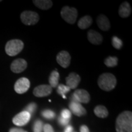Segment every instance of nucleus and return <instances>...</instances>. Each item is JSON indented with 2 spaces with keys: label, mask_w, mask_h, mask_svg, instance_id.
Here are the masks:
<instances>
[{
  "label": "nucleus",
  "mask_w": 132,
  "mask_h": 132,
  "mask_svg": "<svg viewBox=\"0 0 132 132\" xmlns=\"http://www.w3.org/2000/svg\"><path fill=\"white\" fill-rule=\"evenodd\" d=\"M71 116H72L71 112L69 110H67V109H64V110H63L61 111V117H62V118L70 120Z\"/></svg>",
  "instance_id": "bb28decb"
},
{
  "label": "nucleus",
  "mask_w": 132,
  "mask_h": 132,
  "mask_svg": "<svg viewBox=\"0 0 132 132\" xmlns=\"http://www.w3.org/2000/svg\"><path fill=\"white\" fill-rule=\"evenodd\" d=\"M117 132H132V113L125 111L118 116L116 121Z\"/></svg>",
  "instance_id": "f257e3e1"
},
{
  "label": "nucleus",
  "mask_w": 132,
  "mask_h": 132,
  "mask_svg": "<svg viewBox=\"0 0 132 132\" xmlns=\"http://www.w3.org/2000/svg\"><path fill=\"white\" fill-rule=\"evenodd\" d=\"M73 131V127L71 125H67L65 128L64 132H72Z\"/></svg>",
  "instance_id": "2f4dec72"
},
{
  "label": "nucleus",
  "mask_w": 132,
  "mask_h": 132,
  "mask_svg": "<svg viewBox=\"0 0 132 132\" xmlns=\"http://www.w3.org/2000/svg\"><path fill=\"white\" fill-rule=\"evenodd\" d=\"M56 61L61 67L67 68L70 64L71 56L70 54L66 51H61L57 54Z\"/></svg>",
  "instance_id": "9d476101"
},
{
  "label": "nucleus",
  "mask_w": 132,
  "mask_h": 132,
  "mask_svg": "<svg viewBox=\"0 0 132 132\" xmlns=\"http://www.w3.org/2000/svg\"><path fill=\"white\" fill-rule=\"evenodd\" d=\"M1 0H0V2H1Z\"/></svg>",
  "instance_id": "473e14b6"
},
{
  "label": "nucleus",
  "mask_w": 132,
  "mask_h": 132,
  "mask_svg": "<svg viewBox=\"0 0 132 132\" xmlns=\"http://www.w3.org/2000/svg\"><path fill=\"white\" fill-rule=\"evenodd\" d=\"M44 124L40 120H37L34 122L33 126V131L34 132H42Z\"/></svg>",
  "instance_id": "393cba45"
},
{
  "label": "nucleus",
  "mask_w": 132,
  "mask_h": 132,
  "mask_svg": "<svg viewBox=\"0 0 132 132\" xmlns=\"http://www.w3.org/2000/svg\"><path fill=\"white\" fill-rule=\"evenodd\" d=\"M62 18L69 24H74L78 16V11L74 7L64 6L61 11Z\"/></svg>",
  "instance_id": "20e7f679"
},
{
  "label": "nucleus",
  "mask_w": 132,
  "mask_h": 132,
  "mask_svg": "<svg viewBox=\"0 0 132 132\" xmlns=\"http://www.w3.org/2000/svg\"><path fill=\"white\" fill-rule=\"evenodd\" d=\"M43 130H44V132H54L53 128L52 127V125L48 124V123L44 125Z\"/></svg>",
  "instance_id": "c85d7f7f"
},
{
  "label": "nucleus",
  "mask_w": 132,
  "mask_h": 132,
  "mask_svg": "<svg viewBox=\"0 0 132 132\" xmlns=\"http://www.w3.org/2000/svg\"><path fill=\"white\" fill-rule=\"evenodd\" d=\"M112 44L114 48H115L116 49L119 50L122 48L123 45L122 41L119 38H118L116 36H114L112 39Z\"/></svg>",
  "instance_id": "b1692460"
},
{
  "label": "nucleus",
  "mask_w": 132,
  "mask_h": 132,
  "mask_svg": "<svg viewBox=\"0 0 132 132\" xmlns=\"http://www.w3.org/2000/svg\"><path fill=\"white\" fill-rule=\"evenodd\" d=\"M70 90V89L69 87H67L66 85H59L57 86V92L59 95H61L64 98H66L65 94L69 92Z\"/></svg>",
  "instance_id": "4be33fe9"
},
{
  "label": "nucleus",
  "mask_w": 132,
  "mask_h": 132,
  "mask_svg": "<svg viewBox=\"0 0 132 132\" xmlns=\"http://www.w3.org/2000/svg\"><path fill=\"white\" fill-rule=\"evenodd\" d=\"M69 108H70L71 111L77 116L80 117L86 114V109L81 105V103L77 102L71 101L70 104H69Z\"/></svg>",
  "instance_id": "ddd939ff"
},
{
  "label": "nucleus",
  "mask_w": 132,
  "mask_h": 132,
  "mask_svg": "<svg viewBox=\"0 0 132 132\" xmlns=\"http://www.w3.org/2000/svg\"><path fill=\"white\" fill-rule=\"evenodd\" d=\"M71 100L80 103H87L90 101V95L87 90L77 89L74 92Z\"/></svg>",
  "instance_id": "423d86ee"
},
{
  "label": "nucleus",
  "mask_w": 132,
  "mask_h": 132,
  "mask_svg": "<svg viewBox=\"0 0 132 132\" xmlns=\"http://www.w3.org/2000/svg\"><path fill=\"white\" fill-rule=\"evenodd\" d=\"M41 114H42V116L44 118L47 119H54L56 116L55 113L50 110H44V111L41 113Z\"/></svg>",
  "instance_id": "5701e85b"
},
{
  "label": "nucleus",
  "mask_w": 132,
  "mask_h": 132,
  "mask_svg": "<svg viewBox=\"0 0 132 132\" xmlns=\"http://www.w3.org/2000/svg\"><path fill=\"white\" fill-rule=\"evenodd\" d=\"M27 62L23 59H17L14 60L11 65V69L14 73H19L23 72L27 67Z\"/></svg>",
  "instance_id": "9b49d317"
},
{
  "label": "nucleus",
  "mask_w": 132,
  "mask_h": 132,
  "mask_svg": "<svg viewBox=\"0 0 132 132\" xmlns=\"http://www.w3.org/2000/svg\"><path fill=\"white\" fill-rule=\"evenodd\" d=\"M66 86L70 89H74L78 86L81 81L80 77L75 72H72L65 78Z\"/></svg>",
  "instance_id": "f8f14e48"
},
{
  "label": "nucleus",
  "mask_w": 132,
  "mask_h": 132,
  "mask_svg": "<svg viewBox=\"0 0 132 132\" xmlns=\"http://www.w3.org/2000/svg\"><path fill=\"white\" fill-rule=\"evenodd\" d=\"M94 114L97 117L100 118H105L108 117V111L105 106L103 105H98L94 110Z\"/></svg>",
  "instance_id": "6ab92c4d"
},
{
  "label": "nucleus",
  "mask_w": 132,
  "mask_h": 132,
  "mask_svg": "<svg viewBox=\"0 0 132 132\" xmlns=\"http://www.w3.org/2000/svg\"><path fill=\"white\" fill-rule=\"evenodd\" d=\"M52 87L50 85H39L34 88L33 94L37 97H44L50 95L52 92Z\"/></svg>",
  "instance_id": "1a4fd4ad"
},
{
  "label": "nucleus",
  "mask_w": 132,
  "mask_h": 132,
  "mask_svg": "<svg viewBox=\"0 0 132 132\" xmlns=\"http://www.w3.org/2000/svg\"><path fill=\"white\" fill-rule=\"evenodd\" d=\"M92 23V19L89 15H86L81 18L78 22V26L80 29L88 28Z\"/></svg>",
  "instance_id": "f3484780"
},
{
  "label": "nucleus",
  "mask_w": 132,
  "mask_h": 132,
  "mask_svg": "<svg viewBox=\"0 0 132 132\" xmlns=\"http://www.w3.org/2000/svg\"><path fill=\"white\" fill-rule=\"evenodd\" d=\"M80 132H89V130L86 125H83L81 126L80 127Z\"/></svg>",
  "instance_id": "c756f323"
},
{
  "label": "nucleus",
  "mask_w": 132,
  "mask_h": 132,
  "mask_svg": "<svg viewBox=\"0 0 132 132\" xmlns=\"http://www.w3.org/2000/svg\"><path fill=\"white\" fill-rule=\"evenodd\" d=\"M30 114L28 112L23 111L15 116L12 119V122L15 125H17V126H24L28 123V122L30 120Z\"/></svg>",
  "instance_id": "6e6552de"
},
{
  "label": "nucleus",
  "mask_w": 132,
  "mask_h": 132,
  "mask_svg": "<svg viewBox=\"0 0 132 132\" xmlns=\"http://www.w3.org/2000/svg\"><path fill=\"white\" fill-rule=\"evenodd\" d=\"M131 12V8L128 2L122 3L119 9V15L122 18H127Z\"/></svg>",
  "instance_id": "dca6fc26"
},
{
  "label": "nucleus",
  "mask_w": 132,
  "mask_h": 132,
  "mask_svg": "<svg viewBox=\"0 0 132 132\" xmlns=\"http://www.w3.org/2000/svg\"><path fill=\"white\" fill-rule=\"evenodd\" d=\"M117 80L115 76L110 73H105L100 75L98 85L100 89L105 91H110L116 87Z\"/></svg>",
  "instance_id": "f03ea898"
},
{
  "label": "nucleus",
  "mask_w": 132,
  "mask_h": 132,
  "mask_svg": "<svg viewBox=\"0 0 132 132\" xmlns=\"http://www.w3.org/2000/svg\"><path fill=\"white\" fill-rule=\"evenodd\" d=\"M21 20L26 25H34L39 20V15L37 13L33 11H26L21 14Z\"/></svg>",
  "instance_id": "39448f33"
},
{
  "label": "nucleus",
  "mask_w": 132,
  "mask_h": 132,
  "mask_svg": "<svg viewBox=\"0 0 132 132\" xmlns=\"http://www.w3.org/2000/svg\"><path fill=\"white\" fill-rule=\"evenodd\" d=\"M59 80V74L57 70L53 71L49 77L50 86L52 87H56L58 86Z\"/></svg>",
  "instance_id": "aec40b11"
},
{
  "label": "nucleus",
  "mask_w": 132,
  "mask_h": 132,
  "mask_svg": "<svg viewBox=\"0 0 132 132\" xmlns=\"http://www.w3.org/2000/svg\"><path fill=\"white\" fill-rule=\"evenodd\" d=\"M97 25L102 31H108L110 28V22L107 16L104 15H100L97 19Z\"/></svg>",
  "instance_id": "2eb2a0df"
},
{
  "label": "nucleus",
  "mask_w": 132,
  "mask_h": 132,
  "mask_svg": "<svg viewBox=\"0 0 132 132\" xmlns=\"http://www.w3.org/2000/svg\"><path fill=\"white\" fill-rule=\"evenodd\" d=\"M34 5L42 10H48L52 7L53 3L50 0H34L32 1Z\"/></svg>",
  "instance_id": "a211bd4d"
},
{
  "label": "nucleus",
  "mask_w": 132,
  "mask_h": 132,
  "mask_svg": "<svg viewBox=\"0 0 132 132\" xmlns=\"http://www.w3.org/2000/svg\"><path fill=\"white\" fill-rule=\"evenodd\" d=\"M24 132H27V131H24Z\"/></svg>",
  "instance_id": "72a5a7b5"
},
{
  "label": "nucleus",
  "mask_w": 132,
  "mask_h": 132,
  "mask_svg": "<svg viewBox=\"0 0 132 132\" xmlns=\"http://www.w3.org/2000/svg\"><path fill=\"white\" fill-rule=\"evenodd\" d=\"M118 59L115 56H109L105 59L104 64L108 67H114L118 65Z\"/></svg>",
  "instance_id": "412c9836"
},
{
  "label": "nucleus",
  "mask_w": 132,
  "mask_h": 132,
  "mask_svg": "<svg viewBox=\"0 0 132 132\" xmlns=\"http://www.w3.org/2000/svg\"><path fill=\"white\" fill-rule=\"evenodd\" d=\"M24 47V44L19 39H14L8 41L5 47V51L7 55L14 56L21 52Z\"/></svg>",
  "instance_id": "7ed1b4c3"
},
{
  "label": "nucleus",
  "mask_w": 132,
  "mask_h": 132,
  "mask_svg": "<svg viewBox=\"0 0 132 132\" xmlns=\"http://www.w3.org/2000/svg\"><path fill=\"white\" fill-rule=\"evenodd\" d=\"M29 87H30L29 80L28 78L23 77L16 81L14 85V89L16 93L21 94L27 92Z\"/></svg>",
  "instance_id": "0eeeda50"
},
{
  "label": "nucleus",
  "mask_w": 132,
  "mask_h": 132,
  "mask_svg": "<svg viewBox=\"0 0 132 132\" xmlns=\"http://www.w3.org/2000/svg\"><path fill=\"white\" fill-rule=\"evenodd\" d=\"M87 39L94 45H100L103 41V37L100 33L94 30H90L87 32Z\"/></svg>",
  "instance_id": "4468645a"
},
{
  "label": "nucleus",
  "mask_w": 132,
  "mask_h": 132,
  "mask_svg": "<svg viewBox=\"0 0 132 132\" xmlns=\"http://www.w3.org/2000/svg\"><path fill=\"white\" fill-rule=\"evenodd\" d=\"M9 132H24V130L21 129V128H12L10 129Z\"/></svg>",
  "instance_id": "7c9ffc66"
},
{
  "label": "nucleus",
  "mask_w": 132,
  "mask_h": 132,
  "mask_svg": "<svg viewBox=\"0 0 132 132\" xmlns=\"http://www.w3.org/2000/svg\"><path fill=\"white\" fill-rule=\"evenodd\" d=\"M69 121H70V120L69 119L62 118V117L61 116L58 118V122L59 124L62 125V126H65V125H68V123H69Z\"/></svg>",
  "instance_id": "cd10ccee"
},
{
  "label": "nucleus",
  "mask_w": 132,
  "mask_h": 132,
  "mask_svg": "<svg viewBox=\"0 0 132 132\" xmlns=\"http://www.w3.org/2000/svg\"><path fill=\"white\" fill-rule=\"evenodd\" d=\"M37 108V104L35 103H29L27 106H26V108L24 111L28 112V113L31 115L36 111Z\"/></svg>",
  "instance_id": "a878e982"
}]
</instances>
